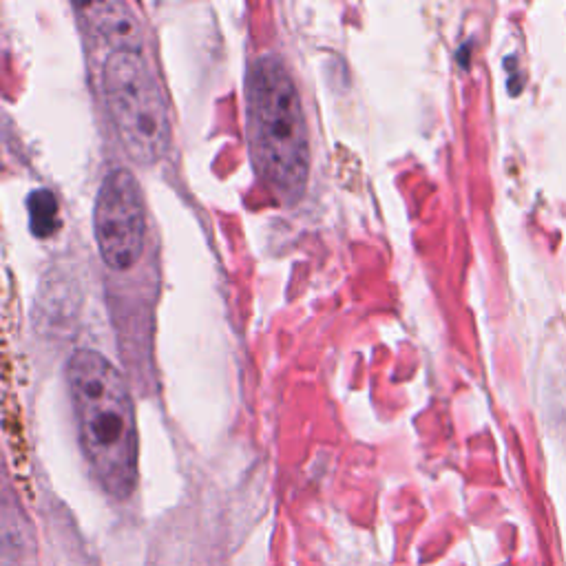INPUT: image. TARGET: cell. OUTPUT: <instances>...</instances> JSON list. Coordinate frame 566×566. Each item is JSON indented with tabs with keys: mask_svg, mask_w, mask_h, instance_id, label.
Returning <instances> with one entry per match:
<instances>
[{
	"mask_svg": "<svg viewBox=\"0 0 566 566\" xmlns=\"http://www.w3.org/2000/svg\"><path fill=\"white\" fill-rule=\"evenodd\" d=\"M102 87L124 151L138 164L160 162L171 144L169 104L142 51L107 54Z\"/></svg>",
	"mask_w": 566,
	"mask_h": 566,
	"instance_id": "3957f363",
	"label": "cell"
},
{
	"mask_svg": "<svg viewBox=\"0 0 566 566\" xmlns=\"http://www.w3.org/2000/svg\"><path fill=\"white\" fill-rule=\"evenodd\" d=\"M87 14L93 36L107 47V54L113 51H142V27L129 5L102 3L82 7Z\"/></svg>",
	"mask_w": 566,
	"mask_h": 566,
	"instance_id": "5b68a950",
	"label": "cell"
},
{
	"mask_svg": "<svg viewBox=\"0 0 566 566\" xmlns=\"http://www.w3.org/2000/svg\"><path fill=\"white\" fill-rule=\"evenodd\" d=\"M67 381L80 447L93 476L109 496L127 500L138 485V425L127 383L93 350L71 356Z\"/></svg>",
	"mask_w": 566,
	"mask_h": 566,
	"instance_id": "6da1fadb",
	"label": "cell"
},
{
	"mask_svg": "<svg viewBox=\"0 0 566 566\" xmlns=\"http://www.w3.org/2000/svg\"><path fill=\"white\" fill-rule=\"evenodd\" d=\"M93 235L111 270H129L144 250L146 215L140 184L127 169H113L100 184L93 208Z\"/></svg>",
	"mask_w": 566,
	"mask_h": 566,
	"instance_id": "277c9868",
	"label": "cell"
},
{
	"mask_svg": "<svg viewBox=\"0 0 566 566\" xmlns=\"http://www.w3.org/2000/svg\"><path fill=\"white\" fill-rule=\"evenodd\" d=\"M27 208H29L31 233L40 239L51 237L56 233L60 226V215H58V199L54 193L45 191V188L34 191L29 195Z\"/></svg>",
	"mask_w": 566,
	"mask_h": 566,
	"instance_id": "8992f818",
	"label": "cell"
},
{
	"mask_svg": "<svg viewBox=\"0 0 566 566\" xmlns=\"http://www.w3.org/2000/svg\"><path fill=\"white\" fill-rule=\"evenodd\" d=\"M246 120L259 177L295 204L308 184L310 144L297 85L277 56H261L248 69Z\"/></svg>",
	"mask_w": 566,
	"mask_h": 566,
	"instance_id": "7a4b0ae2",
	"label": "cell"
}]
</instances>
